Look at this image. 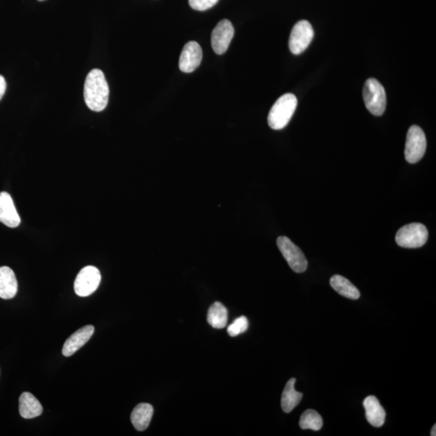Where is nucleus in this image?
<instances>
[{"instance_id": "obj_1", "label": "nucleus", "mask_w": 436, "mask_h": 436, "mask_svg": "<svg viewBox=\"0 0 436 436\" xmlns=\"http://www.w3.org/2000/svg\"><path fill=\"white\" fill-rule=\"evenodd\" d=\"M109 87L103 71L94 69L87 75L84 84V100L94 111L105 109L109 103Z\"/></svg>"}, {"instance_id": "obj_2", "label": "nucleus", "mask_w": 436, "mask_h": 436, "mask_svg": "<svg viewBox=\"0 0 436 436\" xmlns=\"http://www.w3.org/2000/svg\"><path fill=\"white\" fill-rule=\"evenodd\" d=\"M298 106V100L293 94L287 93L275 101L269 111L268 122L273 129H282L292 118Z\"/></svg>"}, {"instance_id": "obj_3", "label": "nucleus", "mask_w": 436, "mask_h": 436, "mask_svg": "<svg viewBox=\"0 0 436 436\" xmlns=\"http://www.w3.org/2000/svg\"><path fill=\"white\" fill-rule=\"evenodd\" d=\"M366 108L375 116H381L386 108V94L381 82L375 79L367 80L363 90Z\"/></svg>"}, {"instance_id": "obj_4", "label": "nucleus", "mask_w": 436, "mask_h": 436, "mask_svg": "<svg viewBox=\"0 0 436 436\" xmlns=\"http://www.w3.org/2000/svg\"><path fill=\"white\" fill-rule=\"evenodd\" d=\"M428 239V231L421 223H411L401 227L396 235L397 244L404 248H419Z\"/></svg>"}, {"instance_id": "obj_5", "label": "nucleus", "mask_w": 436, "mask_h": 436, "mask_svg": "<svg viewBox=\"0 0 436 436\" xmlns=\"http://www.w3.org/2000/svg\"><path fill=\"white\" fill-rule=\"evenodd\" d=\"M426 139L424 130L418 125H412L406 136L405 157L407 162L416 163L424 156Z\"/></svg>"}, {"instance_id": "obj_6", "label": "nucleus", "mask_w": 436, "mask_h": 436, "mask_svg": "<svg viewBox=\"0 0 436 436\" xmlns=\"http://www.w3.org/2000/svg\"><path fill=\"white\" fill-rule=\"evenodd\" d=\"M278 246L283 255L284 258L288 262L291 269L297 273H302L307 271L308 261L299 247L294 244L288 237L280 236L278 239Z\"/></svg>"}, {"instance_id": "obj_7", "label": "nucleus", "mask_w": 436, "mask_h": 436, "mask_svg": "<svg viewBox=\"0 0 436 436\" xmlns=\"http://www.w3.org/2000/svg\"><path fill=\"white\" fill-rule=\"evenodd\" d=\"M100 281L99 269L94 266H87L77 275L74 284L75 292L80 297H89L98 289Z\"/></svg>"}, {"instance_id": "obj_8", "label": "nucleus", "mask_w": 436, "mask_h": 436, "mask_svg": "<svg viewBox=\"0 0 436 436\" xmlns=\"http://www.w3.org/2000/svg\"><path fill=\"white\" fill-rule=\"evenodd\" d=\"M314 29L307 21H300L295 24L289 37V48L293 55H298L303 53L311 43L314 37Z\"/></svg>"}, {"instance_id": "obj_9", "label": "nucleus", "mask_w": 436, "mask_h": 436, "mask_svg": "<svg viewBox=\"0 0 436 436\" xmlns=\"http://www.w3.org/2000/svg\"><path fill=\"white\" fill-rule=\"evenodd\" d=\"M235 35V28L228 19H222L218 22L212 33L211 44L213 51L217 55H223L230 45Z\"/></svg>"}, {"instance_id": "obj_10", "label": "nucleus", "mask_w": 436, "mask_h": 436, "mask_svg": "<svg viewBox=\"0 0 436 436\" xmlns=\"http://www.w3.org/2000/svg\"><path fill=\"white\" fill-rule=\"evenodd\" d=\"M202 48L197 42H189L184 46L179 57V67L182 72L192 73L201 65Z\"/></svg>"}, {"instance_id": "obj_11", "label": "nucleus", "mask_w": 436, "mask_h": 436, "mask_svg": "<svg viewBox=\"0 0 436 436\" xmlns=\"http://www.w3.org/2000/svg\"><path fill=\"white\" fill-rule=\"evenodd\" d=\"M95 328L91 325H87L84 327L78 329L74 334L66 339V341L62 347L63 356L69 357L79 351L80 349L84 346L85 344L90 340L93 336Z\"/></svg>"}, {"instance_id": "obj_12", "label": "nucleus", "mask_w": 436, "mask_h": 436, "mask_svg": "<svg viewBox=\"0 0 436 436\" xmlns=\"http://www.w3.org/2000/svg\"><path fill=\"white\" fill-rule=\"evenodd\" d=\"M0 222L10 228H16L21 224V217L12 198L6 192H0Z\"/></svg>"}, {"instance_id": "obj_13", "label": "nucleus", "mask_w": 436, "mask_h": 436, "mask_svg": "<svg viewBox=\"0 0 436 436\" xmlns=\"http://www.w3.org/2000/svg\"><path fill=\"white\" fill-rule=\"evenodd\" d=\"M366 411V418L372 426L381 428L385 424V411L375 396H368L363 401Z\"/></svg>"}, {"instance_id": "obj_14", "label": "nucleus", "mask_w": 436, "mask_h": 436, "mask_svg": "<svg viewBox=\"0 0 436 436\" xmlns=\"http://www.w3.org/2000/svg\"><path fill=\"white\" fill-rule=\"evenodd\" d=\"M18 283L14 271L4 266L0 268V298L8 300L17 295Z\"/></svg>"}, {"instance_id": "obj_15", "label": "nucleus", "mask_w": 436, "mask_h": 436, "mask_svg": "<svg viewBox=\"0 0 436 436\" xmlns=\"http://www.w3.org/2000/svg\"><path fill=\"white\" fill-rule=\"evenodd\" d=\"M19 415L24 419H31L40 416L43 412V407L35 397L30 392H24L19 399Z\"/></svg>"}, {"instance_id": "obj_16", "label": "nucleus", "mask_w": 436, "mask_h": 436, "mask_svg": "<svg viewBox=\"0 0 436 436\" xmlns=\"http://www.w3.org/2000/svg\"><path fill=\"white\" fill-rule=\"evenodd\" d=\"M154 414L153 406L148 403H140L135 407L131 414V421L136 430L139 431L148 428Z\"/></svg>"}, {"instance_id": "obj_17", "label": "nucleus", "mask_w": 436, "mask_h": 436, "mask_svg": "<svg viewBox=\"0 0 436 436\" xmlns=\"http://www.w3.org/2000/svg\"><path fill=\"white\" fill-rule=\"evenodd\" d=\"M295 383V378L290 379L286 384L282 392L281 407H282V410L285 413H290L300 403L303 397L302 392L296 391Z\"/></svg>"}, {"instance_id": "obj_18", "label": "nucleus", "mask_w": 436, "mask_h": 436, "mask_svg": "<svg viewBox=\"0 0 436 436\" xmlns=\"http://www.w3.org/2000/svg\"><path fill=\"white\" fill-rule=\"evenodd\" d=\"M329 283L331 287L343 297L352 300H357L361 297L360 291L356 286L342 275H333Z\"/></svg>"}, {"instance_id": "obj_19", "label": "nucleus", "mask_w": 436, "mask_h": 436, "mask_svg": "<svg viewBox=\"0 0 436 436\" xmlns=\"http://www.w3.org/2000/svg\"><path fill=\"white\" fill-rule=\"evenodd\" d=\"M207 321L213 328H225L228 322L227 309L221 302L213 303L208 309Z\"/></svg>"}, {"instance_id": "obj_20", "label": "nucleus", "mask_w": 436, "mask_h": 436, "mask_svg": "<svg viewBox=\"0 0 436 436\" xmlns=\"http://www.w3.org/2000/svg\"><path fill=\"white\" fill-rule=\"evenodd\" d=\"M300 428L304 430H319L323 428V421L321 415L314 410H307L300 417Z\"/></svg>"}, {"instance_id": "obj_21", "label": "nucleus", "mask_w": 436, "mask_h": 436, "mask_svg": "<svg viewBox=\"0 0 436 436\" xmlns=\"http://www.w3.org/2000/svg\"><path fill=\"white\" fill-rule=\"evenodd\" d=\"M248 327V320H247L245 316H242L236 318L235 321L230 325L229 327L227 329V332L231 337H235L246 332Z\"/></svg>"}, {"instance_id": "obj_22", "label": "nucleus", "mask_w": 436, "mask_h": 436, "mask_svg": "<svg viewBox=\"0 0 436 436\" xmlns=\"http://www.w3.org/2000/svg\"><path fill=\"white\" fill-rule=\"evenodd\" d=\"M219 0H188L190 7L197 11H206L215 6Z\"/></svg>"}, {"instance_id": "obj_23", "label": "nucleus", "mask_w": 436, "mask_h": 436, "mask_svg": "<svg viewBox=\"0 0 436 436\" xmlns=\"http://www.w3.org/2000/svg\"><path fill=\"white\" fill-rule=\"evenodd\" d=\"M7 84L3 76L0 75V100L3 98L5 91H6Z\"/></svg>"}, {"instance_id": "obj_24", "label": "nucleus", "mask_w": 436, "mask_h": 436, "mask_svg": "<svg viewBox=\"0 0 436 436\" xmlns=\"http://www.w3.org/2000/svg\"><path fill=\"white\" fill-rule=\"evenodd\" d=\"M436 430V425L435 424L433 426V429H431V433H430L431 436H435L436 435V430Z\"/></svg>"}, {"instance_id": "obj_25", "label": "nucleus", "mask_w": 436, "mask_h": 436, "mask_svg": "<svg viewBox=\"0 0 436 436\" xmlns=\"http://www.w3.org/2000/svg\"><path fill=\"white\" fill-rule=\"evenodd\" d=\"M39 1H42V0H39Z\"/></svg>"}]
</instances>
